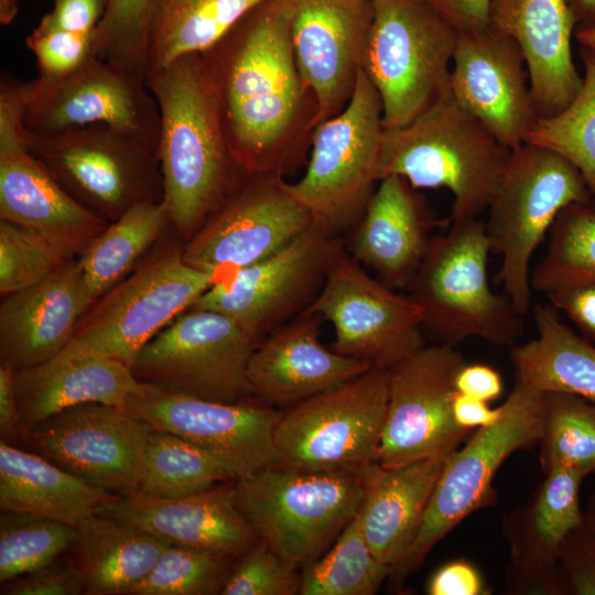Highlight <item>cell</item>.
Wrapping results in <instances>:
<instances>
[{"mask_svg": "<svg viewBox=\"0 0 595 595\" xmlns=\"http://www.w3.org/2000/svg\"><path fill=\"white\" fill-rule=\"evenodd\" d=\"M201 54L241 170L283 176L298 166L300 137L313 130L314 111L306 110L312 95L300 76L280 4L262 1Z\"/></svg>", "mask_w": 595, "mask_h": 595, "instance_id": "obj_1", "label": "cell"}, {"mask_svg": "<svg viewBox=\"0 0 595 595\" xmlns=\"http://www.w3.org/2000/svg\"><path fill=\"white\" fill-rule=\"evenodd\" d=\"M145 85L160 112L163 203L173 231L186 242L244 171L228 144L217 90L201 53L149 73Z\"/></svg>", "mask_w": 595, "mask_h": 595, "instance_id": "obj_2", "label": "cell"}, {"mask_svg": "<svg viewBox=\"0 0 595 595\" xmlns=\"http://www.w3.org/2000/svg\"><path fill=\"white\" fill-rule=\"evenodd\" d=\"M510 151L447 91L410 123L383 130L378 182L398 175L416 190L447 188L450 221L475 219L487 210Z\"/></svg>", "mask_w": 595, "mask_h": 595, "instance_id": "obj_3", "label": "cell"}, {"mask_svg": "<svg viewBox=\"0 0 595 595\" xmlns=\"http://www.w3.org/2000/svg\"><path fill=\"white\" fill-rule=\"evenodd\" d=\"M451 223L446 232L432 237L405 288L421 311L425 337L451 347L469 337L516 345L523 333L522 315L505 293L489 286L485 221Z\"/></svg>", "mask_w": 595, "mask_h": 595, "instance_id": "obj_4", "label": "cell"}, {"mask_svg": "<svg viewBox=\"0 0 595 595\" xmlns=\"http://www.w3.org/2000/svg\"><path fill=\"white\" fill-rule=\"evenodd\" d=\"M591 201L583 176L560 154L530 142L510 151L485 228L490 252L501 258L496 281L522 316L531 307L533 252L564 207Z\"/></svg>", "mask_w": 595, "mask_h": 595, "instance_id": "obj_5", "label": "cell"}, {"mask_svg": "<svg viewBox=\"0 0 595 595\" xmlns=\"http://www.w3.org/2000/svg\"><path fill=\"white\" fill-rule=\"evenodd\" d=\"M182 249L178 237H163L125 279L91 303L57 356L97 355L131 366L142 347L217 280L188 264Z\"/></svg>", "mask_w": 595, "mask_h": 595, "instance_id": "obj_6", "label": "cell"}, {"mask_svg": "<svg viewBox=\"0 0 595 595\" xmlns=\"http://www.w3.org/2000/svg\"><path fill=\"white\" fill-rule=\"evenodd\" d=\"M363 71L382 105L385 129L410 123L450 91L458 31L430 0H370Z\"/></svg>", "mask_w": 595, "mask_h": 595, "instance_id": "obj_7", "label": "cell"}, {"mask_svg": "<svg viewBox=\"0 0 595 595\" xmlns=\"http://www.w3.org/2000/svg\"><path fill=\"white\" fill-rule=\"evenodd\" d=\"M234 495L260 539L304 566L357 516L364 483L359 468L302 472L274 465L236 480Z\"/></svg>", "mask_w": 595, "mask_h": 595, "instance_id": "obj_8", "label": "cell"}, {"mask_svg": "<svg viewBox=\"0 0 595 595\" xmlns=\"http://www.w3.org/2000/svg\"><path fill=\"white\" fill-rule=\"evenodd\" d=\"M544 394L517 381L502 403L499 421L479 428L461 450L447 456L415 538L391 567L392 583H401L464 518L493 502V479L502 462L540 441Z\"/></svg>", "mask_w": 595, "mask_h": 595, "instance_id": "obj_9", "label": "cell"}, {"mask_svg": "<svg viewBox=\"0 0 595 595\" xmlns=\"http://www.w3.org/2000/svg\"><path fill=\"white\" fill-rule=\"evenodd\" d=\"M383 130L380 97L360 69L343 110L313 128L306 171L285 190L334 232L355 225L378 183Z\"/></svg>", "mask_w": 595, "mask_h": 595, "instance_id": "obj_10", "label": "cell"}, {"mask_svg": "<svg viewBox=\"0 0 595 595\" xmlns=\"http://www.w3.org/2000/svg\"><path fill=\"white\" fill-rule=\"evenodd\" d=\"M22 137L32 155L82 205L111 223L139 203L163 202L158 152L105 125Z\"/></svg>", "mask_w": 595, "mask_h": 595, "instance_id": "obj_11", "label": "cell"}, {"mask_svg": "<svg viewBox=\"0 0 595 595\" xmlns=\"http://www.w3.org/2000/svg\"><path fill=\"white\" fill-rule=\"evenodd\" d=\"M388 382V370L370 369L281 412L274 429L278 465L322 472L376 462Z\"/></svg>", "mask_w": 595, "mask_h": 595, "instance_id": "obj_12", "label": "cell"}, {"mask_svg": "<svg viewBox=\"0 0 595 595\" xmlns=\"http://www.w3.org/2000/svg\"><path fill=\"white\" fill-rule=\"evenodd\" d=\"M344 247L345 239L314 219L279 251L217 280L190 309L231 317L259 344L313 303Z\"/></svg>", "mask_w": 595, "mask_h": 595, "instance_id": "obj_13", "label": "cell"}, {"mask_svg": "<svg viewBox=\"0 0 595 595\" xmlns=\"http://www.w3.org/2000/svg\"><path fill=\"white\" fill-rule=\"evenodd\" d=\"M257 345L231 317L188 309L148 342L130 367L140 381L167 391L237 402L256 398L247 366Z\"/></svg>", "mask_w": 595, "mask_h": 595, "instance_id": "obj_14", "label": "cell"}, {"mask_svg": "<svg viewBox=\"0 0 595 595\" xmlns=\"http://www.w3.org/2000/svg\"><path fill=\"white\" fill-rule=\"evenodd\" d=\"M304 312L333 324V350L371 369L389 370L426 345L419 306L371 277L345 247Z\"/></svg>", "mask_w": 595, "mask_h": 595, "instance_id": "obj_15", "label": "cell"}, {"mask_svg": "<svg viewBox=\"0 0 595 595\" xmlns=\"http://www.w3.org/2000/svg\"><path fill=\"white\" fill-rule=\"evenodd\" d=\"M313 220L288 193L283 176L244 172L198 231L183 242V258L219 280L279 251Z\"/></svg>", "mask_w": 595, "mask_h": 595, "instance_id": "obj_16", "label": "cell"}, {"mask_svg": "<svg viewBox=\"0 0 595 595\" xmlns=\"http://www.w3.org/2000/svg\"><path fill=\"white\" fill-rule=\"evenodd\" d=\"M22 125L39 134L105 125L158 152L160 112L145 83L95 55L62 77L23 82Z\"/></svg>", "mask_w": 595, "mask_h": 595, "instance_id": "obj_17", "label": "cell"}, {"mask_svg": "<svg viewBox=\"0 0 595 595\" xmlns=\"http://www.w3.org/2000/svg\"><path fill=\"white\" fill-rule=\"evenodd\" d=\"M23 82L0 84V217L77 258L108 221L82 205L32 155L22 137Z\"/></svg>", "mask_w": 595, "mask_h": 595, "instance_id": "obj_18", "label": "cell"}, {"mask_svg": "<svg viewBox=\"0 0 595 595\" xmlns=\"http://www.w3.org/2000/svg\"><path fill=\"white\" fill-rule=\"evenodd\" d=\"M465 364L455 347L431 344L388 370V405L377 463L398 467L457 448L469 432L453 415L455 377Z\"/></svg>", "mask_w": 595, "mask_h": 595, "instance_id": "obj_19", "label": "cell"}, {"mask_svg": "<svg viewBox=\"0 0 595 595\" xmlns=\"http://www.w3.org/2000/svg\"><path fill=\"white\" fill-rule=\"evenodd\" d=\"M151 426L127 409L87 402L23 435L28 448L116 496L138 490Z\"/></svg>", "mask_w": 595, "mask_h": 595, "instance_id": "obj_20", "label": "cell"}, {"mask_svg": "<svg viewBox=\"0 0 595 595\" xmlns=\"http://www.w3.org/2000/svg\"><path fill=\"white\" fill-rule=\"evenodd\" d=\"M126 409L151 429L173 433L230 462L244 477L278 465L274 429L281 412L258 398L219 402L145 383Z\"/></svg>", "mask_w": 595, "mask_h": 595, "instance_id": "obj_21", "label": "cell"}, {"mask_svg": "<svg viewBox=\"0 0 595 595\" xmlns=\"http://www.w3.org/2000/svg\"><path fill=\"white\" fill-rule=\"evenodd\" d=\"M290 26L294 57L315 101L313 128L349 101L372 19L370 0H275Z\"/></svg>", "mask_w": 595, "mask_h": 595, "instance_id": "obj_22", "label": "cell"}, {"mask_svg": "<svg viewBox=\"0 0 595 595\" xmlns=\"http://www.w3.org/2000/svg\"><path fill=\"white\" fill-rule=\"evenodd\" d=\"M450 91L502 145L527 142L539 119L518 44L489 26L458 32Z\"/></svg>", "mask_w": 595, "mask_h": 595, "instance_id": "obj_23", "label": "cell"}, {"mask_svg": "<svg viewBox=\"0 0 595 595\" xmlns=\"http://www.w3.org/2000/svg\"><path fill=\"white\" fill-rule=\"evenodd\" d=\"M234 483L181 498H159L136 490L112 497L96 513L172 544L234 560L244 556L260 540L235 501Z\"/></svg>", "mask_w": 595, "mask_h": 595, "instance_id": "obj_24", "label": "cell"}, {"mask_svg": "<svg viewBox=\"0 0 595 595\" xmlns=\"http://www.w3.org/2000/svg\"><path fill=\"white\" fill-rule=\"evenodd\" d=\"M93 302L77 258L43 281L4 296L0 305L1 365L15 371L55 358L72 342Z\"/></svg>", "mask_w": 595, "mask_h": 595, "instance_id": "obj_25", "label": "cell"}, {"mask_svg": "<svg viewBox=\"0 0 595 595\" xmlns=\"http://www.w3.org/2000/svg\"><path fill=\"white\" fill-rule=\"evenodd\" d=\"M489 28L518 44L539 118L560 112L574 99L583 76L573 62L576 21L566 0H494Z\"/></svg>", "mask_w": 595, "mask_h": 595, "instance_id": "obj_26", "label": "cell"}, {"mask_svg": "<svg viewBox=\"0 0 595 595\" xmlns=\"http://www.w3.org/2000/svg\"><path fill=\"white\" fill-rule=\"evenodd\" d=\"M323 320L304 312L256 346L247 366L256 398L271 405H293L371 369L321 344Z\"/></svg>", "mask_w": 595, "mask_h": 595, "instance_id": "obj_27", "label": "cell"}, {"mask_svg": "<svg viewBox=\"0 0 595 595\" xmlns=\"http://www.w3.org/2000/svg\"><path fill=\"white\" fill-rule=\"evenodd\" d=\"M439 221L416 188L401 176L378 182L345 248L392 289L407 288Z\"/></svg>", "mask_w": 595, "mask_h": 595, "instance_id": "obj_28", "label": "cell"}, {"mask_svg": "<svg viewBox=\"0 0 595 595\" xmlns=\"http://www.w3.org/2000/svg\"><path fill=\"white\" fill-rule=\"evenodd\" d=\"M13 386L23 435L57 412L73 405L99 402L126 409L129 398L141 392L140 381L122 361L73 355L13 371Z\"/></svg>", "mask_w": 595, "mask_h": 595, "instance_id": "obj_29", "label": "cell"}, {"mask_svg": "<svg viewBox=\"0 0 595 595\" xmlns=\"http://www.w3.org/2000/svg\"><path fill=\"white\" fill-rule=\"evenodd\" d=\"M448 455L398 467L374 462L359 468L364 497L357 519L381 563L392 567L412 543Z\"/></svg>", "mask_w": 595, "mask_h": 595, "instance_id": "obj_30", "label": "cell"}, {"mask_svg": "<svg viewBox=\"0 0 595 595\" xmlns=\"http://www.w3.org/2000/svg\"><path fill=\"white\" fill-rule=\"evenodd\" d=\"M115 496L37 453L0 441L1 512L32 513L76 526Z\"/></svg>", "mask_w": 595, "mask_h": 595, "instance_id": "obj_31", "label": "cell"}, {"mask_svg": "<svg viewBox=\"0 0 595 595\" xmlns=\"http://www.w3.org/2000/svg\"><path fill=\"white\" fill-rule=\"evenodd\" d=\"M76 530V562L91 595H129L172 544L97 513L79 521Z\"/></svg>", "mask_w": 595, "mask_h": 595, "instance_id": "obj_32", "label": "cell"}, {"mask_svg": "<svg viewBox=\"0 0 595 595\" xmlns=\"http://www.w3.org/2000/svg\"><path fill=\"white\" fill-rule=\"evenodd\" d=\"M538 336L510 350L517 381L595 401V346L563 324L554 306L532 309Z\"/></svg>", "mask_w": 595, "mask_h": 595, "instance_id": "obj_33", "label": "cell"}, {"mask_svg": "<svg viewBox=\"0 0 595 595\" xmlns=\"http://www.w3.org/2000/svg\"><path fill=\"white\" fill-rule=\"evenodd\" d=\"M262 1L155 0L150 24L148 74L182 55L205 52Z\"/></svg>", "mask_w": 595, "mask_h": 595, "instance_id": "obj_34", "label": "cell"}, {"mask_svg": "<svg viewBox=\"0 0 595 595\" xmlns=\"http://www.w3.org/2000/svg\"><path fill=\"white\" fill-rule=\"evenodd\" d=\"M171 228L163 202L136 204L109 223L77 257L93 300L125 279Z\"/></svg>", "mask_w": 595, "mask_h": 595, "instance_id": "obj_35", "label": "cell"}, {"mask_svg": "<svg viewBox=\"0 0 595 595\" xmlns=\"http://www.w3.org/2000/svg\"><path fill=\"white\" fill-rule=\"evenodd\" d=\"M584 477L567 466L547 469V478L528 510L523 538L515 547L518 566L528 575L543 577L554 571L564 540L583 519L578 489Z\"/></svg>", "mask_w": 595, "mask_h": 595, "instance_id": "obj_36", "label": "cell"}, {"mask_svg": "<svg viewBox=\"0 0 595 595\" xmlns=\"http://www.w3.org/2000/svg\"><path fill=\"white\" fill-rule=\"evenodd\" d=\"M240 478L241 470L223 457L173 433L152 429L138 491L159 498H181Z\"/></svg>", "mask_w": 595, "mask_h": 595, "instance_id": "obj_37", "label": "cell"}, {"mask_svg": "<svg viewBox=\"0 0 595 595\" xmlns=\"http://www.w3.org/2000/svg\"><path fill=\"white\" fill-rule=\"evenodd\" d=\"M544 257L530 272L532 291L550 295L595 285V203H573L556 216Z\"/></svg>", "mask_w": 595, "mask_h": 595, "instance_id": "obj_38", "label": "cell"}, {"mask_svg": "<svg viewBox=\"0 0 595 595\" xmlns=\"http://www.w3.org/2000/svg\"><path fill=\"white\" fill-rule=\"evenodd\" d=\"M583 84L560 112L539 118L527 142L547 148L572 163L583 176L595 203V51L580 46Z\"/></svg>", "mask_w": 595, "mask_h": 595, "instance_id": "obj_39", "label": "cell"}, {"mask_svg": "<svg viewBox=\"0 0 595 595\" xmlns=\"http://www.w3.org/2000/svg\"><path fill=\"white\" fill-rule=\"evenodd\" d=\"M390 571L372 554L356 516L327 553L303 566L300 594L372 595Z\"/></svg>", "mask_w": 595, "mask_h": 595, "instance_id": "obj_40", "label": "cell"}, {"mask_svg": "<svg viewBox=\"0 0 595 595\" xmlns=\"http://www.w3.org/2000/svg\"><path fill=\"white\" fill-rule=\"evenodd\" d=\"M544 469L567 466L595 474V401L565 392H545L540 437Z\"/></svg>", "mask_w": 595, "mask_h": 595, "instance_id": "obj_41", "label": "cell"}, {"mask_svg": "<svg viewBox=\"0 0 595 595\" xmlns=\"http://www.w3.org/2000/svg\"><path fill=\"white\" fill-rule=\"evenodd\" d=\"M76 526L20 512L0 516V581L34 572L75 548Z\"/></svg>", "mask_w": 595, "mask_h": 595, "instance_id": "obj_42", "label": "cell"}, {"mask_svg": "<svg viewBox=\"0 0 595 595\" xmlns=\"http://www.w3.org/2000/svg\"><path fill=\"white\" fill-rule=\"evenodd\" d=\"M232 559L170 544L129 595H212L221 591Z\"/></svg>", "mask_w": 595, "mask_h": 595, "instance_id": "obj_43", "label": "cell"}, {"mask_svg": "<svg viewBox=\"0 0 595 595\" xmlns=\"http://www.w3.org/2000/svg\"><path fill=\"white\" fill-rule=\"evenodd\" d=\"M155 0H108L95 30L94 55L145 83Z\"/></svg>", "mask_w": 595, "mask_h": 595, "instance_id": "obj_44", "label": "cell"}, {"mask_svg": "<svg viewBox=\"0 0 595 595\" xmlns=\"http://www.w3.org/2000/svg\"><path fill=\"white\" fill-rule=\"evenodd\" d=\"M73 259L45 237L21 225L0 219V293L2 296L32 286Z\"/></svg>", "mask_w": 595, "mask_h": 595, "instance_id": "obj_45", "label": "cell"}, {"mask_svg": "<svg viewBox=\"0 0 595 595\" xmlns=\"http://www.w3.org/2000/svg\"><path fill=\"white\" fill-rule=\"evenodd\" d=\"M301 574L298 566L259 540L231 571L223 595H296Z\"/></svg>", "mask_w": 595, "mask_h": 595, "instance_id": "obj_46", "label": "cell"}, {"mask_svg": "<svg viewBox=\"0 0 595 595\" xmlns=\"http://www.w3.org/2000/svg\"><path fill=\"white\" fill-rule=\"evenodd\" d=\"M95 31L75 33L41 24L26 37V46L36 60L40 77L56 78L78 68L94 55Z\"/></svg>", "mask_w": 595, "mask_h": 595, "instance_id": "obj_47", "label": "cell"}, {"mask_svg": "<svg viewBox=\"0 0 595 595\" xmlns=\"http://www.w3.org/2000/svg\"><path fill=\"white\" fill-rule=\"evenodd\" d=\"M6 595H80L86 585L77 562L60 558L18 578L3 583Z\"/></svg>", "mask_w": 595, "mask_h": 595, "instance_id": "obj_48", "label": "cell"}, {"mask_svg": "<svg viewBox=\"0 0 595 595\" xmlns=\"http://www.w3.org/2000/svg\"><path fill=\"white\" fill-rule=\"evenodd\" d=\"M584 519L564 540L559 561L572 594L595 595V524Z\"/></svg>", "mask_w": 595, "mask_h": 595, "instance_id": "obj_49", "label": "cell"}, {"mask_svg": "<svg viewBox=\"0 0 595 595\" xmlns=\"http://www.w3.org/2000/svg\"><path fill=\"white\" fill-rule=\"evenodd\" d=\"M53 10L39 24L75 33H91L104 17L108 0H52Z\"/></svg>", "mask_w": 595, "mask_h": 595, "instance_id": "obj_50", "label": "cell"}, {"mask_svg": "<svg viewBox=\"0 0 595 595\" xmlns=\"http://www.w3.org/2000/svg\"><path fill=\"white\" fill-rule=\"evenodd\" d=\"M431 595L484 594L482 578L473 565L462 561L451 562L435 572L428 586Z\"/></svg>", "mask_w": 595, "mask_h": 595, "instance_id": "obj_51", "label": "cell"}, {"mask_svg": "<svg viewBox=\"0 0 595 595\" xmlns=\"http://www.w3.org/2000/svg\"><path fill=\"white\" fill-rule=\"evenodd\" d=\"M551 305L564 312L586 334L595 337V285L547 295Z\"/></svg>", "mask_w": 595, "mask_h": 595, "instance_id": "obj_52", "label": "cell"}, {"mask_svg": "<svg viewBox=\"0 0 595 595\" xmlns=\"http://www.w3.org/2000/svg\"><path fill=\"white\" fill-rule=\"evenodd\" d=\"M458 32H472L489 26L494 0H430Z\"/></svg>", "mask_w": 595, "mask_h": 595, "instance_id": "obj_53", "label": "cell"}, {"mask_svg": "<svg viewBox=\"0 0 595 595\" xmlns=\"http://www.w3.org/2000/svg\"><path fill=\"white\" fill-rule=\"evenodd\" d=\"M457 393L466 394L486 402L495 400L502 391V379L490 366L465 364L455 377Z\"/></svg>", "mask_w": 595, "mask_h": 595, "instance_id": "obj_54", "label": "cell"}, {"mask_svg": "<svg viewBox=\"0 0 595 595\" xmlns=\"http://www.w3.org/2000/svg\"><path fill=\"white\" fill-rule=\"evenodd\" d=\"M0 434L1 440L12 442L23 439L13 386V370L0 365Z\"/></svg>", "mask_w": 595, "mask_h": 595, "instance_id": "obj_55", "label": "cell"}, {"mask_svg": "<svg viewBox=\"0 0 595 595\" xmlns=\"http://www.w3.org/2000/svg\"><path fill=\"white\" fill-rule=\"evenodd\" d=\"M504 412L502 405L497 409L488 407L487 402L466 394L457 393L453 400L455 422L463 429L486 428L499 421Z\"/></svg>", "mask_w": 595, "mask_h": 595, "instance_id": "obj_56", "label": "cell"}, {"mask_svg": "<svg viewBox=\"0 0 595 595\" xmlns=\"http://www.w3.org/2000/svg\"><path fill=\"white\" fill-rule=\"evenodd\" d=\"M577 29L595 28V0H566Z\"/></svg>", "mask_w": 595, "mask_h": 595, "instance_id": "obj_57", "label": "cell"}, {"mask_svg": "<svg viewBox=\"0 0 595 595\" xmlns=\"http://www.w3.org/2000/svg\"><path fill=\"white\" fill-rule=\"evenodd\" d=\"M19 12V0H0V23L9 25Z\"/></svg>", "mask_w": 595, "mask_h": 595, "instance_id": "obj_58", "label": "cell"}, {"mask_svg": "<svg viewBox=\"0 0 595 595\" xmlns=\"http://www.w3.org/2000/svg\"><path fill=\"white\" fill-rule=\"evenodd\" d=\"M575 39L580 46L588 47L595 51V28L577 29Z\"/></svg>", "mask_w": 595, "mask_h": 595, "instance_id": "obj_59", "label": "cell"}]
</instances>
